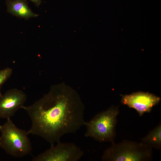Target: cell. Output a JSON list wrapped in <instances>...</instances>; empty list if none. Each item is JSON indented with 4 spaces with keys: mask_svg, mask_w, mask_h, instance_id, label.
<instances>
[{
    "mask_svg": "<svg viewBox=\"0 0 161 161\" xmlns=\"http://www.w3.org/2000/svg\"><path fill=\"white\" fill-rule=\"evenodd\" d=\"M21 108L31 120L28 134L41 137L51 147L60 141L63 135L75 133L85 122V106L80 96L64 83L52 86L42 98Z\"/></svg>",
    "mask_w": 161,
    "mask_h": 161,
    "instance_id": "6da1fadb",
    "label": "cell"
},
{
    "mask_svg": "<svg viewBox=\"0 0 161 161\" xmlns=\"http://www.w3.org/2000/svg\"><path fill=\"white\" fill-rule=\"evenodd\" d=\"M119 113L118 107L113 106L96 114L89 121L85 122L84 125L86 128L85 136L101 142H114Z\"/></svg>",
    "mask_w": 161,
    "mask_h": 161,
    "instance_id": "7a4b0ae2",
    "label": "cell"
},
{
    "mask_svg": "<svg viewBox=\"0 0 161 161\" xmlns=\"http://www.w3.org/2000/svg\"><path fill=\"white\" fill-rule=\"evenodd\" d=\"M0 147L8 154L22 157L31 153L32 146L27 131L17 127L10 118L0 128Z\"/></svg>",
    "mask_w": 161,
    "mask_h": 161,
    "instance_id": "3957f363",
    "label": "cell"
},
{
    "mask_svg": "<svg viewBox=\"0 0 161 161\" xmlns=\"http://www.w3.org/2000/svg\"><path fill=\"white\" fill-rule=\"evenodd\" d=\"M104 152V161H146L152 159V148L141 142L124 140L117 143L113 142Z\"/></svg>",
    "mask_w": 161,
    "mask_h": 161,
    "instance_id": "277c9868",
    "label": "cell"
},
{
    "mask_svg": "<svg viewBox=\"0 0 161 161\" xmlns=\"http://www.w3.org/2000/svg\"><path fill=\"white\" fill-rule=\"evenodd\" d=\"M51 146L49 149L34 157L33 161H77L82 157L84 151L74 143H62Z\"/></svg>",
    "mask_w": 161,
    "mask_h": 161,
    "instance_id": "5b68a950",
    "label": "cell"
},
{
    "mask_svg": "<svg viewBox=\"0 0 161 161\" xmlns=\"http://www.w3.org/2000/svg\"><path fill=\"white\" fill-rule=\"evenodd\" d=\"M121 102L134 109L141 116L151 112L153 106L160 102V98L148 92H138L129 95H121Z\"/></svg>",
    "mask_w": 161,
    "mask_h": 161,
    "instance_id": "8992f818",
    "label": "cell"
},
{
    "mask_svg": "<svg viewBox=\"0 0 161 161\" xmlns=\"http://www.w3.org/2000/svg\"><path fill=\"white\" fill-rule=\"evenodd\" d=\"M27 98L24 92L16 89H10L1 94L0 95V118H10L24 106Z\"/></svg>",
    "mask_w": 161,
    "mask_h": 161,
    "instance_id": "52a82bcc",
    "label": "cell"
},
{
    "mask_svg": "<svg viewBox=\"0 0 161 161\" xmlns=\"http://www.w3.org/2000/svg\"><path fill=\"white\" fill-rule=\"evenodd\" d=\"M7 11L17 17L28 19L37 17L29 7L26 0H5Z\"/></svg>",
    "mask_w": 161,
    "mask_h": 161,
    "instance_id": "ba28073f",
    "label": "cell"
},
{
    "mask_svg": "<svg viewBox=\"0 0 161 161\" xmlns=\"http://www.w3.org/2000/svg\"><path fill=\"white\" fill-rule=\"evenodd\" d=\"M141 142L158 149L161 148V124L150 131L148 134L141 139Z\"/></svg>",
    "mask_w": 161,
    "mask_h": 161,
    "instance_id": "9c48e42d",
    "label": "cell"
},
{
    "mask_svg": "<svg viewBox=\"0 0 161 161\" xmlns=\"http://www.w3.org/2000/svg\"><path fill=\"white\" fill-rule=\"evenodd\" d=\"M12 73V69L9 67L0 70V95L2 86L10 77Z\"/></svg>",
    "mask_w": 161,
    "mask_h": 161,
    "instance_id": "30bf717a",
    "label": "cell"
},
{
    "mask_svg": "<svg viewBox=\"0 0 161 161\" xmlns=\"http://www.w3.org/2000/svg\"><path fill=\"white\" fill-rule=\"evenodd\" d=\"M33 4H34L36 6L38 7L41 4L42 0H29Z\"/></svg>",
    "mask_w": 161,
    "mask_h": 161,
    "instance_id": "8fae6325",
    "label": "cell"
},
{
    "mask_svg": "<svg viewBox=\"0 0 161 161\" xmlns=\"http://www.w3.org/2000/svg\"><path fill=\"white\" fill-rule=\"evenodd\" d=\"M1 126L0 125V128H1Z\"/></svg>",
    "mask_w": 161,
    "mask_h": 161,
    "instance_id": "7c38bea8",
    "label": "cell"
}]
</instances>
